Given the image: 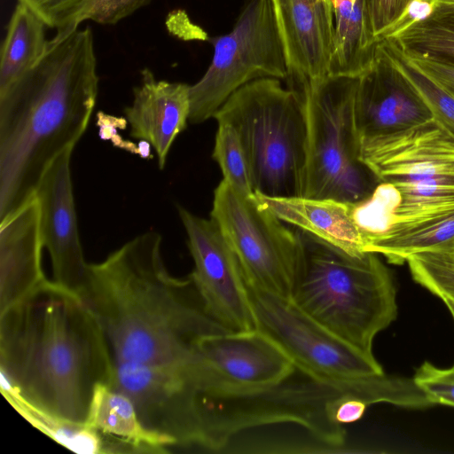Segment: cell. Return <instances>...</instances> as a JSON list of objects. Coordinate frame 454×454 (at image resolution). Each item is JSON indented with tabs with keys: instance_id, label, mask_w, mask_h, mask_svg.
<instances>
[{
	"instance_id": "cell-10",
	"label": "cell",
	"mask_w": 454,
	"mask_h": 454,
	"mask_svg": "<svg viewBox=\"0 0 454 454\" xmlns=\"http://www.w3.org/2000/svg\"><path fill=\"white\" fill-rule=\"evenodd\" d=\"M246 287L257 329L270 337L298 370L317 379L338 380L384 373L374 356L336 336L291 299L247 281Z\"/></svg>"
},
{
	"instance_id": "cell-23",
	"label": "cell",
	"mask_w": 454,
	"mask_h": 454,
	"mask_svg": "<svg viewBox=\"0 0 454 454\" xmlns=\"http://www.w3.org/2000/svg\"><path fill=\"white\" fill-rule=\"evenodd\" d=\"M454 248V211L422 221L396 224L372 239L366 253L380 254L401 265L412 254Z\"/></svg>"
},
{
	"instance_id": "cell-11",
	"label": "cell",
	"mask_w": 454,
	"mask_h": 454,
	"mask_svg": "<svg viewBox=\"0 0 454 454\" xmlns=\"http://www.w3.org/2000/svg\"><path fill=\"white\" fill-rule=\"evenodd\" d=\"M196 352V380L212 395L269 387L296 368L288 355L259 329L206 335L197 342Z\"/></svg>"
},
{
	"instance_id": "cell-31",
	"label": "cell",
	"mask_w": 454,
	"mask_h": 454,
	"mask_svg": "<svg viewBox=\"0 0 454 454\" xmlns=\"http://www.w3.org/2000/svg\"><path fill=\"white\" fill-rule=\"evenodd\" d=\"M86 0H18L31 8L50 27L60 30Z\"/></svg>"
},
{
	"instance_id": "cell-6",
	"label": "cell",
	"mask_w": 454,
	"mask_h": 454,
	"mask_svg": "<svg viewBox=\"0 0 454 454\" xmlns=\"http://www.w3.org/2000/svg\"><path fill=\"white\" fill-rule=\"evenodd\" d=\"M293 373L269 387L241 394L208 395L204 416L207 448L220 450L242 431L284 423L304 427L322 445L334 449L342 447L346 433L342 426L333 420L334 406L340 398L348 395L368 402L372 393L370 378L338 380L306 374L301 381H294Z\"/></svg>"
},
{
	"instance_id": "cell-38",
	"label": "cell",
	"mask_w": 454,
	"mask_h": 454,
	"mask_svg": "<svg viewBox=\"0 0 454 454\" xmlns=\"http://www.w3.org/2000/svg\"><path fill=\"white\" fill-rule=\"evenodd\" d=\"M449 252L454 255V248Z\"/></svg>"
},
{
	"instance_id": "cell-7",
	"label": "cell",
	"mask_w": 454,
	"mask_h": 454,
	"mask_svg": "<svg viewBox=\"0 0 454 454\" xmlns=\"http://www.w3.org/2000/svg\"><path fill=\"white\" fill-rule=\"evenodd\" d=\"M356 79L287 82L301 100L307 121L302 197L356 201L374 189L376 179L358 158L353 120Z\"/></svg>"
},
{
	"instance_id": "cell-16",
	"label": "cell",
	"mask_w": 454,
	"mask_h": 454,
	"mask_svg": "<svg viewBox=\"0 0 454 454\" xmlns=\"http://www.w3.org/2000/svg\"><path fill=\"white\" fill-rule=\"evenodd\" d=\"M288 69L287 81L329 76L334 25L331 0H270Z\"/></svg>"
},
{
	"instance_id": "cell-18",
	"label": "cell",
	"mask_w": 454,
	"mask_h": 454,
	"mask_svg": "<svg viewBox=\"0 0 454 454\" xmlns=\"http://www.w3.org/2000/svg\"><path fill=\"white\" fill-rule=\"evenodd\" d=\"M190 113V85L157 80L147 68L142 70L132 103L124 110L130 136L153 148L160 169L174 141L185 129Z\"/></svg>"
},
{
	"instance_id": "cell-5",
	"label": "cell",
	"mask_w": 454,
	"mask_h": 454,
	"mask_svg": "<svg viewBox=\"0 0 454 454\" xmlns=\"http://www.w3.org/2000/svg\"><path fill=\"white\" fill-rule=\"evenodd\" d=\"M214 118L235 129L249 166L254 193L301 196L307 121L298 94L279 79L261 78L239 88Z\"/></svg>"
},
{
	"instance_id": "cell-12",
	"label": "cell",
	"mask_w": 454,
	"mask_h": 454,
	"mask_svg": "<svg viewBox=\"0 0 454 454\" xmlns=\"http://www.w3.org/2000/svg\"><path fill=\"white\" fill-rule=\"evenodd\" d=\"M194 262L190 274L207 312L228 332L257 329L238 259L216 223L177 207Z\"/></svg>"
},
{
	"instance_id": "cell-4",
	"label": "cell",
	"mask_w": 454,
	"mask_h": 454,
	"mask_svg": "<svg viewBox=\"0 0 454 454\" xmlns=\"http://www.w3.org/2000/svg\"><path fill=\"white\" fill-rule=\"evenodd\" d=\"M298 231L302 256L290 299L336 336L373 356L375 336L398 313L389 269L377 254L353 256Z\"/></svg>"
},
{
	"instance_id": "cell-22",
	"label": "cell",
	"mask_w": 454,
	"mask_h": 454,
	"mask_svg": "<svg viewBox=\"0 0 454 454\" xmlns=\"http://www.w3.org/2000/svg\"><path fill=\"white\" fill-rule=\"evenodd\" d=\"M45 22L18 2L10 19L0 57V94L26 74L45 53Z\"/></svg>"
},
{
	"instance_id": "cell-17",
	"label": "cell",
	"mask_w": 454,
	"mask_h": 454,
	"mask_svg": "<svg viewBox=\"0 0 454 454\" xmlns=\"http://www.w3.org/2000/svg\"><path fill=\"white\" fill-rule=\"evenodd\" d=\"M0 310L15 303L47 278L41 206L35 193L0 219Z\"/></svg>"
},
{
	"instance_id": "cell-2",
	"label": "cell",
	"mask_w": 454,
	"mask_h": 454,
	"mask_svg": "<svg viewBox=\"0 0 454 454\" xmlns=\"http://www.w3.org/2000/svg\"><path fill=\"white\" fill-rule=\"evenodd\" d=\"M161 236L145 231L88 263L78 294L99 324L114 361L140 364L197 358L204 336L228 332L207 312L192 277L173 276Z\"/></svg>"
},
{
	"instance_id": "cell-21",
	"label": "cell",
	"mask_w": 454,
	"mask_h": 454,
	"mask_svg": "<svg viewBox=\"0 0 454 454\" xmlns=\"http://www.w3.org/2000/svg\"><path fill=\"white\" fill-rule=\"evenodd\" d=\"M334 42L329 76L357 78L372 65L379 42L373 37L370 0H331Z\"/></svg>"
},
{
	"instance_id": "cell-3",
	"label": "cell",
	"mask_w": 454,
	"mask_h": 454,
	"mask_svg": "<svg viewBox=\"0 0 454 454\" xmlns=\"http://www.w3.org/2000/svg\"><path fill=\"white\" fill-rule=\"evenodd\" d=\"M93 33L79 27L48 48L0 94V219L35 193L61 153L85 132L98 91Z\"/></svg>"
},
{
	"instance_id": "cell-32",
	"label": "cell",
	"mask_w": 454,
	"mask_h": 454,
	"mask_svg": "<svg viewBox=\"0 0 454 454\" xmlns=\"http://www.w3.org/2000/svg\"><path fill=\"white\" fill-rule=\"evenodd\" d=\"M412 0H370V20L373 37L381 41Z\"/></svg>"
},
{
	"instance_id": "cell-24",
	"label": "cell",
	"mask_w": 454,
	"mask_h": 454,
	"mask_svg": "<svg viewBox=\"0 0 454 454\" xmlns=\"http://www.w3.org/2000/svg\"><path fill=\"white\" fill-rule=\"evenodd\" d=\"M385 39L405 55L454 64V3L438 2L429 16Z\"/></svg>"
},
{
	"instance_id": "cell-1",
	"label": "cell",
	"mask_w": 454,
	"mask_h": 454,
	"mask_svg": "<svg viewBox=\"0 0 454 454\" xmlns=\"http://www.w3.org/2000/svg\"><path fill=\"white\" fill-rule=\"evenodd\" d=\"M114 358L81 296L53 279L0 310V386L53 417L85 424Z\"/></svg>"
},
{
	"instance_id": "cell-19",
	"label": "cell",
	"mask_w": 454,
	"mask_h": 454,
	"mask_svg": "<svg viewBox=\"0 0 454 454\" xmlns=\"http://www.w3.org/2000/svg\"><path fill=\"white\" fill-rule=\"evenodd\" d=\"M254 197L295 229L348 254L361 256L366 253L364 239L351 216L350 201L302 196L269 197L260 193H254Z\"/></svg>"
},
{
	"instance_id": "cell-15",
	"label": "cell",
	"mask_w": 454,
	"mask_h": 454,
	"mask_svg": "<svg viewBox=\"0 0 454 454\" xmlns=\"http://www.w3.org/2000/svg\"><path fill=\"white\" fill-rule=\"evenodd\" d=\"M74 147L55 158L43 172L35 190L41 206L43 247L51 262L53 280L79 293L86 277L71 177Z\"/></svg>"
},
{
	"instance_id": "cell-34",
	"label": "cell",
	"mask_w": 454,
	"mask_h": 454,
	"mask_svg": "<svg viewBox=\"0 0 454 454\" xmlns=\"http://www.w3.org/2000/svg\"><path fill=\"white\" fill-rule=\"evenodd\" d=\"M437 4V0H412L383 39L393 36L411 25L427 18L431 14Z\"/></svg>"
},
{
	"instance_id": "cell-20",
	"label": "cell",
	"mask_w": 454,
	"mask_h": 454,
	"mask_svg": "<svg viewBox=\"0 0 454 454\" xmlns=\"http://www.w3.org/2000/svg\"><path fill=\"white\" fill-rule=\"evenodd\" d=\"M85 425L118 444L123 453H167L175 447L169 438L148 429L132 400L107 383L96 386Z\"/></svg>"
},
{
	"instance_id": "cell-35",
	"label": "cell",
	"mask_w": 454,
	"mask_h": 454,
	"mask_svg": "<svg viewBox=\"0 0 454 454\" xmlns=\"http://www.w3.org/2000/svg\"><path fill=\"white\" fill-rule=\"evenodd\" d=\"M368 404L355 395H346L338 400L333 409V420L339 425L349 424L364 416Z\"/></svg>"
},
{
	"instance_id": "cell-33",
	"label": "cell",
	"mask_w": 454,
	"mask_h": 454,
	"mask_svg": "<svg viewBox=\"0 0 454 454\" xmlns=\"http://www.w3.org/2000/svg\"><path fill=\"white\" fill-rule=\"evenodd\" d=\"M403 55L409 64L454 98V64L420 55Z\"/></svg>"
},
{
	"instance_id": "cell-26",
	"label": "cell",
	"mask_w": 454,
	"mask_h": 454,
	"mask_svg": "<svg viewBox=\"0 0 454 454\" xmlns=\"http://www.w3.org/2000/svg\"><path fill=\"white\" fill-rule=\"evenodd\" d=\"M379 43L397 70L422 98L433 117L454 134V98L409 64L392 41L383 39Z\"/></svg>"
},
{
	"instance_id": "cell-29",
	"label": "cell",
	"mask_w": 454,
	"mask_h": 454,
	"mask_svg": "<svg viewBox=\"0 0 454 454\" xmlns=\"http://www.w3.org/2000/svg\"><path fill=\"white\" fill-rule=\"evenodd\" d=\"M150 0H86L53 37L60 39L77 29L85 20L103 25L115 24L145 6Z\"/></svg>"
},
{
	"instance_id": "cell-14",
	"label": "cell",
	"mask_w": 454,
	"mask_h": 454,
	"mask_svg": "<svg viewBox=\"0 0 454 454\" xmlns=\"http://www.w3.org/2000/svg\"><path fill=\"white\" fill-rule=\"evenodd\" d=\"M433 118L422 98L378 43L372 65L356 79L353 120L358 145Z\"/></svg>"
},
{
	"instance_id": "cell-8",
	"label": "cell",
	"mask_w": 454,
	"mask_h": 454,
	"mask_svg": "<svg viewBox=\"0 0 454 454\" xmlns=\"http://www.w3.org/2000/svg\"><path fill=\"white\" fill-rule=\"evenodd\" d=\"M212 61L204 75L190 85L189 121L214 118L239 88L261 78L286 80L288 69L270 0H248L232 29L210 39Z\"/></svg>"
},
{
	"instance_id": "cell-36",
	"label": "cell",
	"mask_w": 454,
	"mask_h": 454,
	"mask_svg": "<svg viewBox=\"0 0 454 454\" xmlns=\"http://www.w3.org/2000/svg\"><path fill=\"white\" fill-rule=\"evenodd\" d=\"M438 298L443 301L454 319V299L447 295H442Z\"/></svg>"
},
{
	"instance_id": "cell-13",
	"label": "cell",
	"mask_w": 454,
	"mask_h": 454,
	"mask_svg": "<svg viewBox=\"0 0 454 454\" xmlns=\"http://www.w3.org/2000/svg\"><path fill=\"white\" fill-rule=\"evenodd\" d=\"M358 158L377 183L454 184V134L434 118L361 142Z\"/></svg>"
},
{
	"instance_id": "cell-9",
	"label": "cell",
	"mask_w": 454,
	"mask_h": 454,
	"mask_svg": "<svg viewBox=\"0 0 454 454\" xmlns=\"http://www.w3.org/2000/svg\"><path fill=\"white\" fill-rule=\"evenodd\" d=\"M210 218L233 250L245 280L290 299L302 256L298 230L223 179L214 192Z\"/></svg>"
},
{
	"instance_id": "cell-27",
	"label": "cell",
	"mask_w": 454,
	"mask_h": 454,
	"mask_svg": "<svg viewBox=\"0 0 454 454\" xmlns=\"http://www.w3.org/2000/svg\"><path fill=\"white\" fill-rule=\"evenodd\" d=\"M217 123L213 158L222 170L223 179L238 192L251 197L254 191L241 142L231 124L221 121Z\"/></svg>"
},
{
	"instance_id": "cell-25",
	"label": "cell",
	"mask_w": 454,
	"mask_h": 454,
	"mask_svg": "<svg viewBox=\"0 0 454 454\" xmlns=\"http://www.w3.org/2000/svg\"><path fill=\"white\" fill-rule=\"evenodd\" d=\"M9 403L31 425L50 438L77 453H121L119 445L85 424H76L44 413L10 390H1Z\"/></svg>"
},
{
	"instance_id": "cell-37",
	"label": "cell",
	"mask_w": 454,
	"mask_h": 454,
	"mask_svg": "<svg viewBox=\"0 0 454 454\" xmlns=\"http://www.w3.org/2000/svg\"><path fill=\"white\" fill-rule=\"evenodd\" d=\"M438 2L454 3V0H437Z\"/></svg>"
},
{
	"instance_id": "cell-30",
	"label": "cell",
	"mask_w": 454,
	"mask_h": 454,
	"mask_svg": "<svg viewBox=\"0 0 454 454\" xmlns=\"http://www.w3.org/2000/svg\"><path fill=\"white\" fill-rule=\"evenodd\" d=\"M412 379L434 405L454 407V364L449 368H439L425 361L416 369Z\"/></svg>"
},
{
	"instance_id": "cell-28",
	"label": "cell",
	"mask_w": 454,
	"mask_h": 454,
	"mask_svg": "<svg viewBox=\"0 0 454 454\" xmlns=\"http://www.w3.org/2000/svg\"><path fill=\"white\" fill-rule=\"evenodd\" d=\"M406 262L413 280L437 297L454 299V255L446 251L422 252Z\"/></svg>"
}]
</instances>
